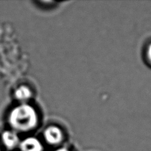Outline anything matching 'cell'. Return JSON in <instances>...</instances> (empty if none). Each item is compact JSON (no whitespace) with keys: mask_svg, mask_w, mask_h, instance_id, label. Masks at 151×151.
<instances>
[{"mask_svg":"<svg viewBox=\"0 0 151 151\" xmlns=\"http://www.w3.org/2000/svg\"><path fill=\"white\" fill-rule=\"evenodd\" d=\"M9 123L15 132H26L35 128L38 115L31 105L23 103L15 107L9 115Z\"/></svg>","mask_w":151,"mask_h":151,"instance_id":"obj_1","label":"cell"},{"mask_svg":"<svg viewBox=\"0 0 151 151\" xmlns=\"http://www.w3.org/2000/svg\"><path fill=\"white\" fill-rule=\"evenodd\" d=\"M44 139L48 144L56 145L60 143L63 140V133L61 129L56 126H50L44 131Z\"/></svg>","mask_w":151,"mask_h":151,"instance_id":"obj_2","label":"cell"},{"mask_svg":"<svg viewBox=\"0 0 151 151\" xmlns=\"http://www.w3.org/2000/svg\"><path fill=\"white\" fill-rule=\"evenodd\" d=\"M21 151H43L44 147L39 139L34 137H29L21 141L19 144Z\"/></svg>","mask_w":151,"mask_h":151,"instance_id":"obj_3","label":"cell"},{"mask_svg":"<svg viewBox=\"0 0 151 151\" xmlns=\"http://www.w3.org/2000/svg\"><path fill=\"white\" fill-rule=\"evenodd\" d=\"M1 141L4 146L8 149H14L19 146L20 139L15 131H5L1 134Z\"/></svg>","mask_w":151,"mask_h":151,"instance_id":"obj_4","label":"cell"},{"mask_svg":"<svg viewBox=\"0 0 151 151\" xmlns=\"http://www.w3.org/2000/svg\"><path fill=\"white\" fill-rule=\"evenodd\" d=\"M14 95L17 100L21 102H25L31 98L32 91L28 86H21L16 89Z\"/></svg>","mask_w":151,"mask_h":151,"instance_id":"obj_5","label":"cell"},{"mask_svg":"<svg viewBox=\"0 0 151 151\" xmlns=\"http://www.w3.org/2000/svg\"><path fill=\"white\" fill-rule=\"evenodd\" d=\"M147 57L149 58V60L151 63V44L149 46V47L147 48Z\"/></svg>","mask_w":151,"mask_h":151,"instance_id":"obj_6","label":"cell"},{"mask_svg":"<svg viewBox=\"0 0 151 151\" xmlns=\"http://www.w3.org/2000/svg\"><path fill=\"white\" fill-rule=\"evenodd\" d=\"M54 151H70L68 149L66 148H59L58 149H56Z\"/></svg>","mask_w":151,"mask_h":151,"instance_id":"obj_7","label":"cell"},{"mask_svg":"<svg viewBox=\"0 0 151 151\" xmlns=\"http://www.w3.org/2000/svg\"><path fill=\"white\" fill-rule=\"evenodd\" d=\"M0 151H1V149H0Z\"/></svg>","mask_w":151,"mask_h":151,"instance_id":"obj_8","label":"cell"}]
</instances>
